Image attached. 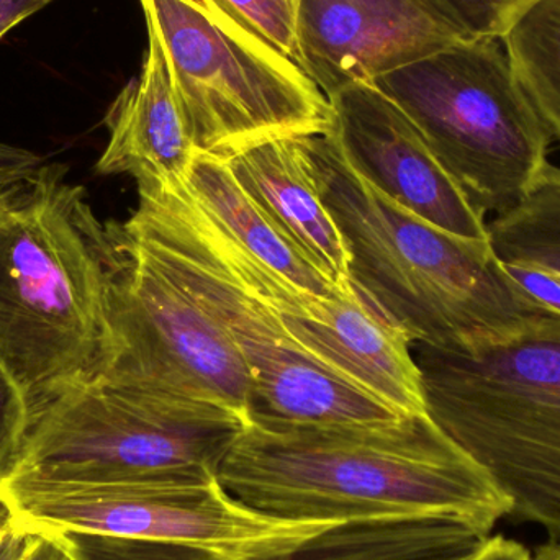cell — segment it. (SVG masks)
Here are the masks:
<instances>
[{
    "label": "cell",
    "mask_w": 560,
    "mask_h": 560,
    "mask_svg": "<svg viewBox=\"0 0 560 560\" xmlns=\"http://www.w3.org/2000/svg\"><path fill=\"white\" fill-rule=\"evenodd\" d=\"M52 535L72 560H456L490 533L454 516L361 520L331 523L295 545L248 555L89 533Z\"/></svg>",
    "instance_id": "obj_13"
},
{
    "label": "cell",
    "mask_w": 560,
    "mask_h": 560,
    "mask_svg": "<svg viewBox=\"0 0 560 560\" xmlns=\"http://www.w3.org/2000/svg\"><path fill=\"white\" fill-rule=\"evenodd\" d=\"M303 137L269 138L225 161L265 215L336 289L345 290L351 285L348 249L323 202Z\"/></svg>",
    "instance_id": "obj_16"
},
{
    "label": "cell",
    "mask_w": 560,
    "mask_h": 560,
    "mask_svg": "<svg viewBox=\"0 0 560 560\" xmlns=\"http://www.w3.org/2000/svg\"><path fill=\"white\" fill-rule=\"evenodd\" d=\"M128 240L223 326L252 374L248 423L355 427L407 417L290 341L275 313L233 278L170 187L138 186Z\"/></svg>",
    "instance_id": "obj_6"
},
{
    "label": "cell",
    "mask_w": 560,
    "mask_h": 560,
    "mask_svg": "<svg viewBox=\"0 0 560 560\" xmlns=\"http://www.w3.org/2000/svg\"><path fill=\"white\" fill-rule=\"evenodd\" d=\"M303 144L345 240L349 282L413 342L470 351L548 315L510 278L490 243L436 229L365 183L332 130L305 135Z\"/></svg>",
    "instance_id": "obj_2"
},
{
    "label": "cell",
    "mask_w": 560,
    "mask_h": 560,
    "mask_svg": "<svg viewBox=\"0 0 560 560\" xmlns=\"http://www.w3.org/2000/svg\"><path fill=\"white\" fill-rule=\"evenodd\" d=\"M303 354L405 415L428 413L413 339L354 285L316 315L279 319Z\"/></svg>",
    "instance_id": "obj_14"
},
{
    "label": "cell",
    "mask_w": 560,
    "mask_h": 560,
    "mask_svg": "<svg viewBox=\"0 0 560 560\" xmlns=\"http://www.w3.org/2000/svg\"><path fill=\"white\" fill-rule=\"evenodd\" d=\"M148 49L131 79L105 115L108 143L95 164L102 176L128 174L141 184L186 179L197 150L174 89L163 43L147 23Z\"/></svg>",
    "instance_id": "obj_15"
},
{
    "label": "cell",
    "mask_w": 560,
    "mask_h": 560,
    "mask_svg": "<svg viewBox=\"0 0 560 560\" xmlns=\"http://www.w3.org/2000/svg\"><path fill=\"white\" fill-rule=\"evenodd\" d=\"M219 480L249 509L290 522L454 516L490 533L512 509L428 413L355 427L248 423Z\"/></svg>",
    "instance_id": "obj_1"
},
{
    "label": "cell",
    "mask_w": 560,
    "mask_h": 560,
    "mask_svg": "<svg viewBox=\"0 0 560 560\" xmlns=\"http://www.w3.org/2000/svg\"><path fill=\"white\" fill-rule=\"evenodd\" d=\"M39 166L42 158L32 151L0 143V187L30 176Z\"/></svg>",
    "instance_id": "obj_24"
},
{
    "label": "cell",
    "mask_w": 560,
    "mask_h": 560,
    "mask_svg": "<svg viewBox=\"0 0 560 560\" xmlns=\"http://www.w3.org/2000/svg\"><path fill=\"white\" fill-rule=\"evenodd\" d=\"M503 268L536 303L560 316V276L523 266L503 265Z\"/></svg>",
    "instance_id": "obj_23"
},
{
    "label": "cell",
    "mask_w": 560,
    "mask_h": 560,
    "mask_svg": "<svg viewBox=\"0 0 560 560\" xmlns=\"http://www.w3.org/2000/svg\"><path fill=\"white\" fill-rule=\"evenodd\" d=\"M535 560H560V545L548 542V545L539 546Z\"/></svg>",
    "instance_id": "obj_29"
},
{
    "label": "cell",
    "mask_w": 560,
    "mask_h": 560,
    "mask_svg": "<svg viewBox=\"0 0 560 560\" xmlns=\"http://www.w3.org/2000/svg\"><path fill=\"white\" fill-rule=\"evenodd\" d=\"M482 213L520 202L552 137L499 38L470 36L374 82Z\"/></svg>",
    "instance_id": "obj_7"
},
{
    "label": "cell",
    "mask_w": 560,
    "mask_h": 560,
    "mask_svg": "<svg viewBox=\"0 0 560 560\" xmlns=\"http://www.w3.org/2000/svg\"><path fill=\"white\" fill-rule=\"evenodd\" d=\"M38 533L30 532L15 518L0 525V560H20L28 551Z\"/></svg>",
    "instance_id": "obj_26"
},
{
    "label": "cell",
    "mask_w": 560,
    "mask_h": 560,
    "mask_svg": "<svg viewBox=\"0 0 560 560\" xmlns=\"http://www.w3.org/2000/svg\"><path fill=\"white\" fill-rule=\"evenodd\" d=\"M299 65L293 0H200Z\"/></svg>",
    "instance_id": "obj_20"
},
{
    "label": "cell",
    "mask_w": 560,
    "mask_h": 560,
    "mask_svg": "<svg viewBox=\"0 0 560 560\" xmlns=\"http://www.w3.org/2000/svg\"><path fill=\"white\" fill-rule=\"evenodd\" d=\"M500 42L549 133L560 141V0L529 3Z\"/></svg>",
    "instance_id": "obj_19"
},
{
    "label": "cell",
    "mask_w": 560,
    "mask_h": 560,
    "mask_svg": "<svg viewBox=\"0 0 560 560\" xmlns=\"http://www.w3.org/2000/svg\"><path fill=\"white\" fill-rule=\"evenodd\" d=\"M293 10L299 66L328 101L470 38L440 0H293Z\"/></svg>",
    "instance_id": "obj_11"
},
{
    "label": "cell",
    "mask_w": 560,
    "mask_h": 560,
    "mask_svg": "<svg viewBox=\"0 0 560 560\" xmlns=\"http://www.w3.org/2000/svg\"><path fill=\"white\" fill-rule=\"evenodd\" d=\"M487 229L502 265L560 276V167L546 164L520 202Z\"/></svg>",
    "instance_id": "obj_18"
},
{
    "label": "cell",
    "mask_w": 560,
    "mask_h": 560,
    "mask_svg": "<svg viewBox=\"0 0 560 560\" xmlns=\"http://www.w3.org/2000/svg\"><path fill=\"white\" fill-rule=\"evenodd\" d=\"M55 0H0V38Z\"/></svg>",
    "instance_id": "obj_27"
},
{
    "label": "cell",
    "mask_w": 560,
    "mask_h": 560,
    "mask_svg": "<svg viewBox=\"0 0 560 560\" xmlns=\"http://www.w3.org/2000/svg\"><path fill=\"white\" fill-rule=\"evenodd\" d=\"M332 133L349 166L401 209L451 235L487 242L486 213L434 156L413 121L372 84L329 98Z\"/></svg>",
    "instance_id": "obj_12"
},
{
    "label": "cell",
    "mask_w": 560,
    "mask_h": 560,
    "mask_svg": "<svg viewBox=\"0 0 560 560\" xmlns=\"http://www.w3.org/2000/svg\"><path fill=\"white\" fill-rule=\"evenodd\" d=\"M248 420L220 405L75 381L30 407L0 480H213Z\"/></svg>",
    "instance_id": "obj_5"
},
{
    "label": "cell",
    "mask_w": 560,
    "mask_h": 560,
    "mask_svg": "<svg viewBox=\"0 0 560 560\" xmlns=\"http://www.w3.org/2000/svg\"><path fill=\"white\" fill-rule=\"evenodd\" d=\"M0 499L33 533L75 532L197 546L223 555L275 551L331 523L275 518L249 509L219 479L143 482L0 480Z\"/></svg>",
    "instance_id": "obj_9"
},
{
    "label": "cell",
    "mask_w": 560,
    "mask_h": 560,
    "mask_svg": "<svg viewBox=\"0 0 560 560\" xmlns=\"http://www.w3.org/2000/svg\"><path fill=\"white\" fill-rule=\"evenodd\" d=\"M28 420L30 401L25 392L0 364V469L19 447Z\"/></svg>",
    "instance_id": "obj_22"
},
{
    "label": "cell",
    "mask_w": 560,
    "mask_h": 560,
    "mask_svg": "<svg viewBox=\"0 0 560 560\" xmlns=\"http://www.w3.org/2000/svg\"><path fill=\"white\" fill-rule=\"evenodd\" d=\"M431 420L560 545V316L470 351L418 345Z\"/></svg>",
    "instance_id": "obj_4"
},
{
    "label": "cell",
    "mask_w": 560,
    "mask_h": 560,
    "mask_svg": "<svg viewBox=\"0 0 560 560\" xmlns=\"http://www.w3.org/2000/svg\"><path fill=\"white\" fill-rule=\"evenodd\" d=\"M114 225L107 348L94 377L248 415L252 374L229 332ZM248 420V417H246Z\"/></svg>",
    "instance_id": "obj_10"
},
{
    "label": "cell",
    "mask_w": 560,
    "mask_h": 560,
    "mask_svg": "<svg viewBox=\"0 0 560 560\" xmlns=\"http://www.w3.org/2000/svg\"><path fill=\"white\" fill-rule=\"evenodd\" d=\"M180 186L222 235L279 279L323 299L341 292L253 202L225 158L197 153Z\"/></svg>",
    "instance_id": "obj_17"
},
{
    "label": "cell",
    "mask_w": 560,
    "mask_h": 560,
    "mask_svg": "<svg viewBox=\"0 0 560 560\" xmlns=\"http://www.w3.org/2000/svg\"><path fill=\"white\" fill-rule=\"evenodd\" d=\"M20 560H72L52 533H38L28 551Z\"/></svg>",
    "instance_id": "obj_28"
},
{
    "label": "cell",
    "mask_w": 560,
    "mask_h": 560,
    "mask_svg": "<svg viewBox=\"0 0 560 560\" xmlns=\"http://www.w3.org/2000/svg\"><path fill=\"white\" fill-rule=\"evenodd\" d=\"M10 518H12V512H10L9 505L0 499V525L9 522Z\"/></svg>",
    "instance_id": "obj_30"
},
{
    "label": "cell",
    "mask_w": 560,
    "mask_h": 560,
    "mask_svg": "<svg viewBox=\"0 0 560 560\" xmlns=\"http://www.w3.org/2000/svg\"><path fill=\"white\" fill-rule=\"evenodd\" d=\"M163 43L197 153L326 133L331 104L302 68L200 0H140Z\"/></svg>",
    "instance_id": "obj_8"
},
{
    "label": "cell",
    "mask_w": 560,
    "mask_h": 560,
    "mask_svg": "<svg viewBox=\"0 0 560 560\" xmlns=\"http://www.w3.org/2000/svg\"><path fill=\"white\" fill-rule=\"evenodd\" d=\"M535 0H440L470 36L502 38L516 15Z\"/></svg>",
    "instance_id": "obj_21"
},
{
    "label": "cell",
    "mask_w": 560,
    "mask_h": 560,
    "mask_svg": "<svg viewBox=\"0 0 560 560\" xmlns=\"http://www.w3.org/2000/svg\"><path fill=\"white\" fill-rule=\"evenodd\" d=\"M68 171L42 164L0 187V364L30 407L94 377L107 348L117 238Z\"/></svg>",
    "instance_id": "obj_3"
},
{
    "label": "cell",
    "mask_w": 560,
    "mask_h": 560,
    "mask_svg": "<svg viewBox=\"0 0 560 560\" xmlns=\"http://www.w3.org/2000/svg\"><path fill=\"white\" fill-rule=\"evenodd\" d=\"M456 560H535L528 548L505 536H487L474 551Z\"/></svg>",
    "instance_id": "obj_25"
}]
</instances>
